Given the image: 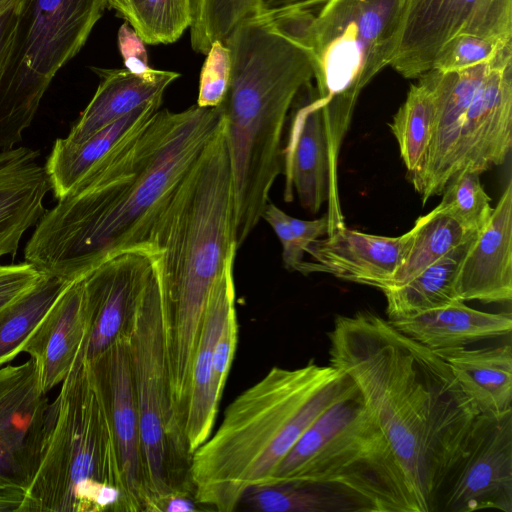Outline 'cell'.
I'll use <instances>...</instances> for the list:
<instances>
[{"instance_id":"cell-24","label":"cell","mask_w":512,"mask_h":512,"mask_svg":"<svg viewBox=\"0 0 512 512\" xmlns=\"http://www.w3.org/2000/svg\"><path fill=\"white\" fill-rule=\"evenodd\" d=\"M101 81L89 104L71 128L65 140L78 144L127 115L139 106L162 100L167 87L180 74L155 70L150 75H138L127 69L94 68Z\"/></svg>"},{"instance_id":"cell-5","label":"cell","mask_w":512,"mask_h":512,"mask_svg":"<svg viewBox=\"0 0 512 512\" xmlns=\"http://www.w3.org/2000/svg\"><path fill=\"white\" fill-rule=\"evenodd\" d=\"M405 0H322L284 13L269 24L311 57L317 101L328 145L330 226L344 223L339 154L364 87L394 57Z\"/></svg>"},{"instance_id":"cell-31","label":"cell","mask_w":512,"mask_h":512,"mask_svg":"<svg viewBox=\"0 0 512 512\" xmlns=\"http://www.w3.org/2000/svg\"><path fill=\"white\" fill-rule=\"evenodd\" d=\"M409 233V242L401 265L386 288L408 281L478 234L466 230L439 205L419 217Z\"/></svg>"},{"instance_id":"cell-42","label":"cell","mask_w":512,"mask_h":512,"mask_svg":"<svg viewBox=\"0 0 512 512\" xmlns=\"http://www.w3.org/2000/svg\"><path fill=\"white\" fill-rule=\"evenodd\" d=\"M200 504L196 501L194 493L190 491H176L156 499L150 511L159 512H193Z\"/></svg>"},{"instance_id":"cell-27","label":"cell","mask_w":512,"mask_h":512,"mask_svg":"<svg viewBox=\"0 0 512 512\" xmlns=\"http://www.w3.org/2000/svg\"><path fill=\"white\" fill-rule=\"evenodd\" d=\"M162 100H153L102 128L85 141L72 144L55 140L45 169L57 199L64 197L104 156L143 127L160 109Z\"/></svg>"},{"instance_id":"cell-4","label":"cell","mask_w":512,"mask_h":512,"mask_svg":"<svg viewBox=\"0 0 512 512\" xmlns=\"http://www.w3.org/2000/svg\"><path fill=\"white\" fill-rule=\"evenodd\" d=\"M230 50L227 93L219 105L234 192V239L239 248L255 229L282 173L281 141L288 113L312 83L309 52L268 22L238 26Z\"/></svg>"},{"instance_id":"cell-43","label":"cell","mask_w":512,"mask_h":512,"mask_svg":"<svg viewBox=\"0 0 512 512\" xmlns=\"http://www.w3.org/2000/svg\"><path fill=\"white\" fill-rule=\"evenodd\" d=\"M19 3L0 16V77L5 69L17 24Z\"/></svg>"},{"instance_id":"cell-40","label":"cell","mask_w":512,"mask_h":512,"mask_svg":"<svg viewBox=\"0 0 512 512\" xmlns=\"http://www.w3.org/2000/svg\"><path fill=\"white\" fill-rule=\"evenodd\" d=\"M42 276L28 262L0 265V309L33 286Z\"/></svg>"},{"instance_id":"cell-35","label":"cell","mask_w":512,"mask_h":512,"mask_svg":"<svg viewBox=\"0 0 512 512\" xmlns=\"http://www.w3.org/2000/svg\"><path fill=\"white\" fill-rule=\"evenodd\" d=\"M480 175L470 169L458 170L445 186L439 203L444 211L473 233H479L486 226L493 211Z\"/></svg>"},{"instance_id":"cell-37","label":"cell","mask_w":512,"mask_h":512,"mask_svg":"<svg viewBox=\"0 0 512 512\" xmlns=\"http://www.w3.org/2000/svg\"><path fill=\"white\" fill-rule=\"evenodd\" d=\"M230 70L229 48L221 41L213 42L201 69L198 106L212 108L223 102L229 86Z\"/></svg>"},{"instance_id":"cell-19","label":"cell","mask_w":512,"mask_h":512,"mask_svg":"<svg viewBox=\"0 0 512 512\" xmlns=\"http://www.w3.org/2000/svg\"><path fill=\"white\" fill-rule=\"evenodd\" d=\"M88 328L82 278L65 286L22 349L34 361L45 394L60 385L85 357Z\"/></svg>"},{"instance_id":"cell-32","label":"cell","mask_w":512,"mask_h":512,"mask_svg":"<svg viewBox=\"0 0 512 512\" xmlns=\"http://www.w3.org/2000/svg\"><path fill=\"white\" fill-rule=\"evenodd\" d=\"M67 284L42 274L33 286L0 309V368L22 353L27 339Z\"/></svg>"},{"instance_id":"cell-30","label":"cell","mask_w":512,"mask_h":512,"mask_svg":"<svg viewBox=\"0 0 512 512\" xmlns=\"http://www.w3.org/2000/svg\"><path fill=\"white\" fill-rule=\"evenodd\" d=\"M239 504L258 512H371L364 500L339 486L297 481L253 486Z\"/></svg>"},{"instance_id":"cell-39","label":"cell","mask_w":512,"mask_h":512,"mask_svg":"<svg viewBox=\"0 0 512 512\" xmlns=\"http://www.w3.org/2000/svg\"><path fill=\"white\" fill-rule=\"evenodd\" d=\"M288 214L273 203H268L262 213L264 219L273 229L282 246V259L284 266L290 271H302L304 252L300 250L291 233Z\"/></svg>"},{"instance_id":"cell-2","label":"cell","mask_w":512,"mask_h":512,"mask_svg":"<svg viewBox=\"0 0 512 512\" xmlns=\"http://www.w3.org/2000/svg\"><path fill=\"white\" fill-rule=\"evenodd\" d=\"M224 120L182 179L143 223L155 251L175 415L186 414L191 367L211 289L237 252L234 192Z\"/></svg>"},{"instance_id":"cell-11","label":"cell","mask_w":512,"mask_h":512,"mask_svg":"<svg viewBox=\"0 0 512 512\" xmlns=\"http://www.w3.org/2000/svg\"><path fill=\"white\" fill-rule=\"evenodd\" d=\"M469 33L512 42V0H405L391 66L404 78L431 70L442 47Z\"/></svg>"},{"instance_id":"cell-17","label":"cell","mask_w":512,"mask_h":512,"mask_svg":"<svg viewBox=\"0 0 512 512\" xmlns=\"http://www.w3.org/2000/svg\"><path fill=\"white\" fill-rule=\"evenodd\" d=\"M512 144V46L492 61L464 117L456 157V172L482 174L501 165ZM455 172V173H456Z\"/></svg>"},{"instance_id":"cell-29","label":"cell","mask_w":512,"mask_h":512,"mask_svg":"<svg viewBox=\"0 0 512 512\" xmlns=\"http://www.w3.org/2000/svg\"><path fill=\"white\" fill-rule=\"evenodd\" d=\"M475 238L456 247L408 281L382 290L388 320L413 317L460 300L457 276Z\"/></svg>"},{"instance_id":"cell-13","label":"cell","mask_w":512,"mask_h":512,"mask_svg":"<svg viewBox=\"0 0 512 512\" xmlns=\"http://www.w3.org/2000/svg\"><path fill=\"white\" fill-rule=\"evenodd\" d=\"M49 403L30 358L0 368V489L24 491L37 466Z\"/></svg>"},{"instance_id":"cell-38","label":"cell","mask_w":512,"mask_h":512,"mask_svg":"<svg viewBox=\"0 0 512 512\" xmlns=\"http://www.w3.org/2000/svg\"><path fill=\"white\" fill-rule=\"evenodd\" d=\"M237 335L238 323L236 307H234L228 313L216 342L212 358L211 390L213 397L219 403L235 355Z\"/></svg>"},{"instance_id":"cell-15","label":"cell","mask_w":512,"mask_h":512,"mask_svg":"<svg viewBox=\"0 0 512 512\" xmlns=\"http://www.w3.org/2000/svg\"><path fill=\"white\" fill-rule=\"evenodd\" d=\"M493 59L453 72L431 69L417 78L429 88L435 101L434 125L427 153L420 168L409 176L423 204L441 194L456 172L464 117Z\"/></svg>"},{"instance_id":"cell-6","label":"cell","mask_w":512,"mask_h":512,"mask_svg":"<svg viewBox=\"0 0 512 512\" xmlns=\"http://www.w3.org/2000/svg\"><path fill=\"white\" fill-rule=\"evenodd\" d=\"M126 511L116 443L85 357L49 401L38 462L19 512Z\"/></svg>"},{"instance_id":"cell-25","label":"cell","mask_w":512,"mask_h":512,"mask_svg":"<svg viewBox=\"0 0 512 512\" xmlns=\"http://www.w3.org/2000/svg\"><path fill=\"white\" fill-rule=\"evenodd\" d=\"M388 321L398 331L435 353L510 335L512 330L510 312H484L461 300L413 317Z\"/></svg>"},{"instance_id":"cell-9","label":"cell","mask_w":512,"mask_h":512,"mask_svg":"<svg viewBox=\"0 0 512 512\" xmlns=\"http://www.w3.org/2000/svg\"><path fill=\"white\" fill-rule=\"evenodd\" d=\"M139 419L148 504L172 492L190 491V453L171 398L166 331L156 261L127 333Z\"/></svg>"},{"instance_id":"cell-3","label":"cell","mask_w":512,"mask_h":512,"mask_svg":"<svg viewBox=\"0 0 512 512\" xmlns=\"http://www.w3.org/2000/svg\"><path fill=\"white\" fill-rule=\"evenodd\" d=\"M355 388L341 370L317 364L271 368L226 408L218 429L192 454L196 501L234 511L244 493L265 484L304 431Z\"/></svg>"},{"instance_id":"cell-16","label":"cell","mask_w":512,"mask_h":512,"mask_svg":"<svg viewBox=\"0 0 512 512\" xmlns=\"http://www.w3.org/2000/svg\"><path fill=\"white\" fill-rule=\"evenodd\" d=\"M86 363L110 419L122 472L126 511H146L148 492L127 335Z\"/></svg>"},{"instance_id":"cell-10","label":"cell","mask_w":512,"mask_h":512,"mask_svg":"<svg viewBox=\"0 0 512 512\" xmlns=\"http://www.w3.org/2000/svg\"><path fill=\"white\" fill-rule=\"evenodd\" d=\"M106 0H20L0 77V152L14 148L57 72L85 45Z\"/></svg>"},{"instance_id":"cell-33","label":"cell","mask_w":512,"mask_h":512,"mask_svg":"<svg viewBox=\"0 0 512 512\" xmlns=\"http://www.w3.org/2000/svg\"><path fill=\"white\" fill-rule=\"evenodd\" d=\"M435 118V101L429 88L418 80L388 124L394 135L409 176L423 163Z\"/></svg>"},{"instance_id":"cell-23","label":"cell","mask_w":512,"mask_h":512,"mask_svg":"<svg viewBox=\"0 0 512 512\" xmlns=\"http://www.w3.org/2000/svg\"><path fill=\"white\" fill-rule=\"evenodd\" d=\"M39 155L23 146L0 152V259L15 257L22 236L45 212L51 184Z\"/></svg>"},{"instance_id":"cell-28","label":"cell","mask_w":512,"mask_h":512,"mask_svg":"<svg viewBox=\"0 0 512 512\" xmlns=\"http://www.w3.org/2000/svg\"><path fill=\"white\" fill-rule=\"evenodd\" d=\"M322 0H191L190 41L206 55L215 41L225 42L240 25L268 22L284 13L310 8Z\"/></svg>"},{"instance_id":"cell-12","label":"cell","mask_w":512,"mask_h":512,"mask_svg":"<svg viewBox=\"0 0 512 512\" xmlns=\"http://www.w3.org/2000/svg\"><path fill=\"white\" fill-rule=\"evenodd\" d=\"M491 509L512 512V410L476 417L440 489L435 512Z\"/></svg>"},{"instance_id":"cell-21","label":"cell","mask_w":512,"mask_h":512,"mask_svg":"<svg viewBox=\"0 0 512 512\" xmlns=\"http://www.w3.org/2000/svg\"><path fill=\"white\" fill-rule=\"evenodd\" d=\"M461 301L505 303L512 299V182H508L486 226L477 234L459 268Z\"/></svg>"},{"instance_id":"cell-1","label":"cell","mask_w":512,"mask_h":512,"mask_svg":"<svg viewBox=\"0 0 512 512\" xmlns=\"http://www.w3.org/2000/svg\"><path fill=\"white\" fill-rule=\"evenodd\" d=\"M328 338L330 365L357 387L417 512H435L480 412L441 356L372 311L338 315Z\"/></svg>"},{"instance_id":"cell-44","label":"cell","mask_w":512,"mask_h":512,"mask_svg":"<svg viewBox=\"0 0 512 512\" xmlns=\"http://www.w3.org/2000/svg\"><path fill=\"white\" fill-rule=\"evenodd\" d=\"M107 7L113 9L117 14L126 19L128 0H106Z\"/></svg>"},{"instance_id":"cell-18","label":"cell","mask_w":512,"mask_h":512,"mask_svg":"<svg viewBox=\"0 0 512 512\" xmlns=\"http://www.w3.org/2000/svg\"><path fill=\"white\" fill-rule=\"evenodd\" d=\"M409 237V231L388 237L339 228L307 247L310 260L304 261L301 274L328 273L383 290L401 265Z\"/></svg>"},{"instance_id":"cell-41","label":"cell","mask_w":512,"mask_h":512,"mask_svg":"<svg viewBox=\"0 0 512 512\" xmlns=\"http://www.w3.org/2000/svg\"><path fill=\"white\" fill-rule=\"evenodd\" d=\"M144 42L134 29L124 23L118 31V46L125 69L138 75H150L155 69L148 64V54Z\"/></svg>"},{"instance_id":"cell-7","label":"cell","mask_w":512,"mask_h":512,"mask_svg":"<svg viewBox=\"0 0 512 512\" xmlns=\"http://www.w3.org/2000/svg\"><path fill=\"white\" fill-rule=\"evenodd\" d=\"M223 120L218 107L197 104L173 112L155 153L129 191L112 207L68 226L34 230L24 257L44 275L66 283L86 277L101 263L140 246V229L161 199L182 179Z\"/></svg>"},{"instance_id":"cell-14","label":"cell","mask_w":512,"mask_h":512,"mask_svg":"<svg viewBox=\"0 0 512 512\" xmlns=\"http://www.w3.org/2000/svg\"><path fill=\"white\" fill-rule=\"evenodd\" d=\"M155 265V251L140 245L117 253L84 277L88 313L85 359L105 353L126 336L140 293Z\"/></svg>"},{"instance_id":"cell-26","label":"cell","mask_w":512,"mask_h":512,"mask_svg":"<svg viewBox=\"0 0 512 512\" xmlns=\"http://www.w3.org/2000/svg\"><path fill=\"white\" fill-rule=\"evenodd\" d=\"M480 414L502 415L512 410V347L509 343L476 349L456 348L437 353Z\"/></svg>"},{"instance_id":"cell-20","label":"cell","mask_w":512,"mask_h":512,"mask_svg":"<svg viewBox=\"0 0 512 512\" xmlns=\"http://www.w3.org/2000/svg\"><path fill=\"white\" fill-rule=\"evenodd\" d=\"M286 146L282 149L284 200L294 191L304 209L316 214L327 202L330 183L328 145L316 89L308 84L298 95Z\"/></svg>"},{"instance_id":"cell-8","label":"cell","mask_w":512,"mask_h":512,"mask_svg":"<svg viewBox=\"0 0 512 512\" xmlns=\"http://www.w3.org/2000/svg\"><path fill=\"white\" fill-rule=\"evenodd\" d=\"M327 483L364 500L371 512H417L388 441L355 388L300 436L265 484Z\"/></svg>"},{"instance_id":"cell-22","label":"cell","mask_w":512,"mask_h":512,"mask_svg":"<svg viewBox=\"0 0 512 512\" xmlns=\"http://www.w3.org/2000/svg\"><path fill=\"white\" fill-rule=\"evenodd\" d=\"M236 254L227 261L208 296L195 348L184 421V436L191 454L211 435L219 402L211 390L212 358L228 313L235 307L233 266Z\"/></svg>"},{"instance_id":"cell-36","label":"cell","mask_w":512,"mask_h":512,"mask_svg":"<svg viewBox=\"0 0 512 512\" xmlns=\"http://www.w3.org/2000/svg\"><path fill=\"white\" fill-rule=\"evenodd\" d=\"M511 45L474 34H458L442 47L432 69L453 72L470 68L492 60Z\"/></svg>"},{"instance_id":"cell-34","label":"cell","mask_w":512,"mask_h":512,"mask_svg":"<svg viewBox=\"0 0 512 512\" xmlns=\"http://www.w3.org/2000/svg\"><path fill=\"white\" fill-rule=\"evenodd\" d=\"M126 22L146 44L177 41L192 23L191 0H128Z\"/></svg>"},{"instance_id":"cell-45","label":"cell","mask_w":512,"mask_h":512,"mask_svg":"<svg viewBox=\"0 0 512 512\" xmlns=\"http://www.w3.org/2000/svg\"><path fill=\"white\" fill-rule=\"evenodd\" d=\"M20 0H0V16L16 6Z\"/></svg>"}]
</instances>
